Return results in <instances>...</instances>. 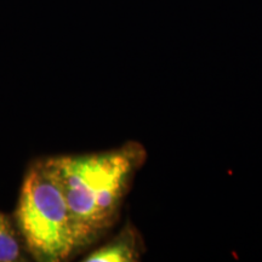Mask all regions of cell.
I'll return each mask as SVG.
<instances>
[{
	"mask_svg": "<svg viewBox=\"0 0 262 262\" xmlns=\"http://www.w3.org/2000/svg\"><path fill=\"white\" fill-rule=\"evenodd\" d=\"M15 222L34 260L66 261L79 251L70 208L48 158L37 160L29 168Z\"/></svg>",
	"mask_w": 262,
	"mask_h": 262,
	"instance_id": "2",
	"label": "cell"
},
{
	"mask_svg": "<svg viewBox=\"0 0 262 262\" xmlns=\"http://www.w3.org/2000/svg\"><path fill=\"white\" fill-rule=\"evenodd\" d=\"M146 158V148L135 141L102 152L48 158L70 208L79 250L116 225Z\"/></svg>",
	"mask_w": 262,
	"mask_h": 262,
	"instance_id": "1",
	"label": "cell"
},
{
	"mask_svg": "<svg viewBox=\"0 0 262 262\" xmlns=\"http://www.w3.org/2000/svg\"><path fill=\"white\" fill-rule=\"evenodd\" d=\"M145 243L140 232L130 222L110 242L90 253L86 262H136L142 257Z\"/></svg>",
	"mask_w": 262,
	"mask_h": 262,
	"instance_id": "3",
	"label": "cell"
},
{
	"mask_svg": "<svg viewBox=\"0 0 262 262\" xmlns=\"http://www.w3.org/2000/svg\"><path fill=\"white\" fill-rule=\"evenodd\" d=\"M27 254L16 222L4 212H0V262L26 261Z\"/></svg>",
	"mask_w": 262,
	"mask_h": 262,
	"instance_id": "4",
	"label": "cell"
}]
</instances>
